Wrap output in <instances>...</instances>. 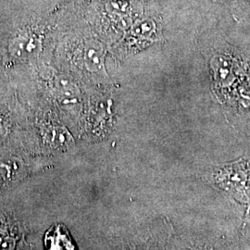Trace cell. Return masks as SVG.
I'll list each match as a JSON object with an SVG mask.
<instances>
[{
    "instance_id": "obj_2",
    "label": "cell",
    "mask_w": 250,
    "mask_h": 250,
    "mask_svg": "<svg viewBox=\"0 0 250 250\" xmlns=\"http://www.w3.org/2000/svg\"><path fill=\"white\" fill-rule=\"evenodd\" d=\"M15 241L8 233L0 232V250H12Z\"/></svg>"
},
{
    "instance_id": "obj_1",
    "label": "cell",
    "mask_w": 250,
    "mask_h": 250,
    "mask_svg": "<svg viewBox=\"0 0 250 250\" xmlns=\"http://www.w3.org/2000/svg\"><path fill=\"white\" fill-rule=\"evenodd\" d=\"M45 241L49 245V250H74L68 232L62 226H58L54 233L47 234Z\"/></svg>"
},
{
    "instance_id": "obj_3",
    "label": "cell",
    "mask_w": 250,
    "mask_h": 250,
    "mask_svg": "<svg viewBox=\"0 0 250 250\" xmlns=\"http://www.w3.org/2000/svg\"><path fill=\"white\" fill-rule=\"evenodd\" d=\"M6 135H7V126L5 124V121L2 118H0V142L4 140Z\"/></svg>"
}]
</instances>
